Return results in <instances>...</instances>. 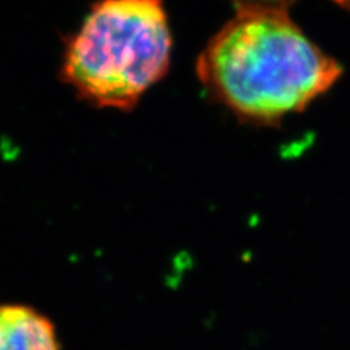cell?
<instances>
[{"label": "cell", "mask_w": 350, "mask_h": 350, "mask_svg": "<svg viewBox=\"0 0 350 350\" xmlns=\"http://www.w3.org/2000/svg\"><path fill=\"white\" fill-rule=\"evenodd\" d=\"M171 32L167 14L153 0L96 3L70 40L63 76L83 100L130 109L167 73Z\"/></svg>", "instance_id": "obj_2"}, {"label": "cell", "mask_w": 350, "mask_h": 350, "mask_svg": "<svg viewBox=\"0 0 350 350\" xmlns=\"http://www.w3.org/2000/svg\"><path fill=\"white\" fill-rule=\"evenodd\" d=\"M0 350H60L53 324L24 305H0Z\"/></svg>", "instance_id": "obj_3"}, {"label": "cell", "mask_w": 350, "mask_h": 350, "mask_svg": "<svg viewBox=\"0 0 350 350\" xmlns=\"http://www.w3.org/2000/svg\"><path fill=\"white\" fill-rule=\"evenodd\" d=\"M288 3H237L197 62L202 83L247 120L271 122L304 109L342 73L292 21Z\"/></svg>", "instance_id": "obj_1"}]
</instances>
